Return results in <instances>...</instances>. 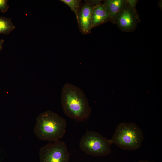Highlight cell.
I'll return each instance as SVG.
<instances>
[{
	"instance_id": "6da1fadb",
	"label": "cell",
	"mask_w": 162,
	"mask_h": 162,
	"mask_svg": "<svg viewBox=\"0 0 162 162\" xmlns=\"http://www.w3.org/2000/svg\"><path fill=\"white\" fill-rule=\"evenodd\" d=\"M61 102L64 113L71 118L82 121L91 114V108L85 93L74 85L66 83L63 86Z\"/></svg>"
},
{
	"instance_id": "7a4b0ae2",
	"label": "cell",
	"mask_w": 162,
	"mask_h": 162,
	"mask_svg": "<svg viewBox=\"0 0 162 162\" xmlns=\"http://www.w3.org/2000/svg\"><path fill=\"white\" fill-rule=\"evenodd\" d=\"M66 127L64 118L56 113L48 110L37 117L33 131L39 139L53 142L63 137Z\"/></svg>"
},
{
	"instance_id": "3957f363",
	"label": "cell",
	"mask_w": 162,
	"mask_h": 162,
	"mask_svg": "<svg viewBox=\"0 0 162 162\" xmlns=\"http://www.w3.org/2000/svg\"><path fill=\"white\" fill-rule=\"evenodd\" d=\"M144 140L143 133L136 124L123 122L116 128L111 139L112 144L126 150H136L141 146Z\"/></svg>"
},
{
	"instance_id": "277c9868",
	"label": "cell",
	"mask_w": 162,
	"mask_h": 162,
	"mask_svg": "<svg viewBox=\"0 0 162 162\" xmlns=\"http://www.w3.org/2000/svg\"><path fill=\"white\" fill-rule=\"evenodd\" d=\"M108 139L94 131H87L80 142V149L86 153L93 156H104L111 152L112 144Z\"/></svg>"
},
{
	"instance_id": "5b68a950",
	"label": "cell",
	"mask_w": 162,
	"mask_h": 162,
	"mask_svg": "<svg viewBox=\"0 0 162 162\" xmlns=\"http://www.w3.org/2000/svg\"><path fill=\"white\" fill-rule=\"evenodd\" d=\"M39 154L40 162H68L70 158L66 143L60 140L42 147Z\"/></svg>"
},
{
	"instance_id": "8992f818",
	"label": "cell",
	"mask_w": 162,
	"mask_h": 162,
	"mask_svg": "<svg viewBox=\"0 0 162 162\" xmlns=\"http://www.w3.org/2000/svg\"><path fill=\"white\" fill-rule=\"evenodd\" d=\"M135 2L129 0V4L120 12L112 22L124 31L129 32L134 30L139 20L135 9Z\"/></svg>"
},
{
	"instance_id": "52a82bcc",
	"label": "cell",
	"mask_w": 162,
	"mask_h": 162,
	"mask_svg": "<svg viewBox=\"0 0 162 162\" xmlns=\"http://www.w3.org/2000/svg\"><path fill=\"white\" fill-rule=\"evenodd\" d=\"M86 3L79 11L77 22L81 31L88 32L92 28V16L94 6L100 3L98 1H91Z\"/></svg>"
},
{
	"instance_id": "ba28073f",
	"label": "cell",
	"mask_w": 162,
	"mask_h": 162,
	"mask_svg": "<svg viewBox=\"0 0 162 162\" xmlns=\"http://www.w3.org/2000/svg\"><path fill=\"white\" fill-rule=\"evenodd\" d=\"M110 14L103 4L96 5L93 10L92 16V28L110 21Z\"/></svg>"
},
{
	"instance_id": "9c48e42d",
	"label": "cell",
	"mask_w": 162,
	"mask_h": 162,
	"mask_svg": "<svg viewBox=\"0 0 162 162\" xmlns=\"http://www.w3.org/2000/svg\"><path fill=\"white\" fill-rule=\"evenodd\" d=\"M129 0H107L103 4L108 12L110 17V21L113 22L120 12L129 4Z\"/></svg>"
},
{
	"instance_id": "30bf717a",
	"label": "cell",
	"mask_w": 162,
	"mask_h": 162,
	"mask_svg": "<svg viewBox=\"0 0 162 162\" xmlns=\"http://www.w3.org/2000/svg\"><path fill=\"white\" fill-rule=\"evenodd\" d=\"M15 28L10 18L0 16V34H8Z\"/></svg>"
},
{
	"instance_id": "8fae6325",
	"label": "cell",
	"mask_w": 162,
	"mask_h": 162,
	"mask_svg": "<svg viewBox=\"0 0 162 162\" xmlns=\"http://www.w3.org/2000/svg\"><path fill=\"white\" fill-rule=\"evenodd\" d=\"M61 1L68 5L75 14L77 20L78 19L81 1L79 0H61Z\"/></svg>"
},
{
	"instance_id": "7c38bea8",
	"label": "cell",
	"mask_w": 162,
	"mask_h": 162,
	"mask_svg": "<svg viewBox=\"0 0 162 162\" xmlns=\"http://www.w3.org/2000/svg\"><path fill=\"white\" fill-rule=\"evenodd\" d=\"M8 1L7 0H0V10L2 12L5 13L8 9Z\"/></svg>"
},
{
	"instance_id": "4fadbf2b",
	"label": "cell",
	"mask_w": 162,
	"mask_h": 162,
	"mask_svg": "<svg viewBox=\"0 0 162 162\" xmlns=\"http://www.w3.org/2000/svg\"><path fill=\"white\" fill-rule=\"evenodd\" d=\"M4 41V40L2 39H0V52L2 49L3 44Z\"/></svg>"
},
{
	"instance_id": "5bb4252c",
	"label": "cell",
	"mask_w": 162,
	"mask_h": 162,
	"mask_svg": "<svg viewBox=\"0 0 162 162\" xmlns=\"http://www.w3.org/2000/svg\"><path fill=\"white\" fill-rule=\"evenodd\" d=\"M137 162H151L146 160H141Z\"/></svg>"
}]
</instances>
